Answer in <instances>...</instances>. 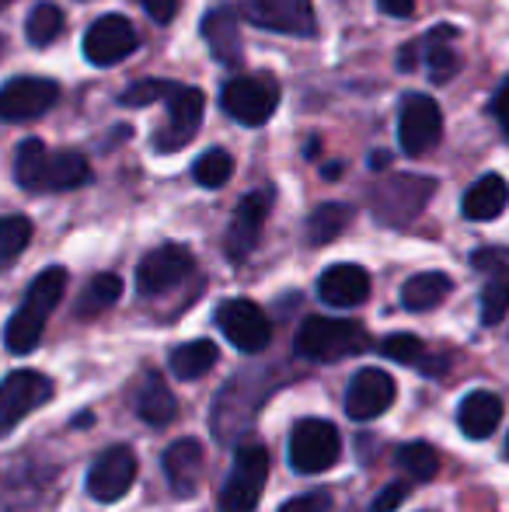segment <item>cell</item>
I'll return each instance as SVG.
<instances>
[{
	"label": "cell",
	"mask_w": 509,
	"mask_h": 512,
	"mask_svg": "<svg viewBox=\"0 0 509 512\" xmlns=\"http://www.w3.org/2000/svg\"><path fill=\"white\" fill-rule=\"evenodd\" d=\"M14 178L25 192H70L91 182V164L74 150H46L42 140H25L14 154Z\"/></svg>",
	"instance_id": "obj_1"
},
{
	"label": "cell",
	"mask_w": 509,
	"mask_h": 512,
	"mask_svg": "<svg viewBox=\"0 0 509 512\" xmlns=\"http://www.w3.org/2000/svg\"><path fill=\"white\" fill-rule=\"evenodd\" d=\"M63 290H67V269H60V265H49V269H42L39 276L32 279L25 300L14 310V317L7 321V331H4V342L14 356H28V352L42 342L46 321H49V314L60 307Z\"/></svg>",
	"instance_id": "obj_2"
},
{
	"label": "cell",
	"mask_w": 509,
	"mask_h": 512,
	"mask_svg": "<svg viewBox=\"0 0 509 512\" xmlns=\"http://www.w3.org/2000/svg\"><path fill=\"white\" fill-rule=\"evenodd\" d=\"M367 331L363 324L346 317H307L297 331V356L314 363H335V359L360 356L367 349Z\"/></svg>",
	"instance_id": "obj_3"
},
{
	"label": "cell",
	"mask_w": 509,
	"mask_h": 512,
	"mask_svg": "<svg viewBox=\"0 0 509 512\" xmlns=\"http://www.w3.org/2000/svg\"><path fill=\"white\" fill-rule=\"evenodd\" d=\"M265 481H269V450L248 439L234 453V467L227 474L224 492H220V512H255L265 492Z\"/></svg>",
	"instance_id": "obj_4"
},
{
	"label": "cell",
	"mask_w": 509,
	"mask_h": 512,
	"mask_svg": "<svg viewBox=\"0 0 509 512\" xmlns=\"http://www.w3.org/2000/svg\"><path fill=\"white\" fill-rule=\"evenodd\" d=\"M164 105H168V115H164L161 129H157L154 147L161 150V154H175V150H185L192 140H196L199 126H203L206 98L199 88H189V84H171Z\"/></svg>",
	"instance_id": "obj_5"
},
{
	"label": "cell",
	"mask_w": 509,
	"mask_h": 512,
	"mask_svg": "<svg viewBox=\"0 0 509 512\" xmlns=\"http://www.w3.org/2000/svg\"><path fill=\"white\" fill-rule=\"evenodd\" d=\"M342 436L328 418H304L290 432V464L300 474H321L339 464Z\"/></svg>",
	"instance_id": "obj_6"
},
{
	"label": "cell",
	"mask_w": 509,
	"mask_h": 512,
	"mask_svg": "<svg viewBox=\"0 0 509 512\" xmlns=\"http://www.w3.org/2000/svg\"><path fill=\"white\" fill-rule=\"evenodd\" d=\"M220 105L241 126H265L279 105V84L269 74L234 77L220 91Z\"/></svg>",
	"instance_id": "obj_7"
},
{
	"label": "cell",
	"mask_w": 509,
	"mask_h": 512,
	"mask_svg": "<svg viewBox=\"0 0 509 512\" xmlns=\"http://www.w3.org/2000/svg\"><path fill=\"white\" fill-rule=\"evenodd\" d=\"M241 14L255 28L293 39H311L318 32L314 21V0H241Z\"/></svg>",
	"instance_id": "obj_8"
},
{
	"label": "cell",
	"mask_w": 509,
	"mask_h": 512,
	"mask_svg": "<svg viewBox=\"0 0 509 512\" xmlns=\"http://www.w3.org/2000/svg\"><path fill=\"white\" fill-rule=\"evenodd\" d=\"M457 39V28L450 25H436L433 32H426L422 39L408 42L398 56V67L401 70H415L419 63H426L429 70V81L433 84H447L461 74V56L457 49H450V42Z\"/></svg>",
	"instance_id": "obj_9"
},
{
	"label": "cell",
	"mask_w": 509,
	"mask_h": 512,
	"mask_svg": "<svg viewBox=\"0 0 509 512\" xmlns=\"http://www.w3.org/2000/svg\"><path fill=\"white\" fill-rule=\"evenodd\" d=\"M436 182L433 178H419V175H394L391 182H384L374 192V213L381 223H394V227H405L415 216L426 209V203L433 199Z\"/></svg>",
	"instance_id": "obj_10"
},
{
	"label": "cell",
	"mask_w": 509,
	"mask_h": 512,
	"mask_svg": "<svg viewBox=\"0 0 509 512\" xmlns=\"http://www.w3.org/2000/svg\"><path fill=\"white\" fill-rule=\"evenodd\" d=\"M443 136V112L440 105L433 102L429 95H405L401 102V115H398V140H401V150L408 157H422L440 143Z\"/></svg>",
	"instance_id": "obj_11"
},
{
	"label": "cell",
	"mask_w": 509,
	"mask_h": 512,
	"mask_svg": "<svg viewBox=\"0 0 509 512\" xmlns=\"http://www.w3.org/2000/svg\"><path fill=\"white\" fill-rule=\"evenodd\" d=\"M136 46H140V35L123 14H102L84 32V60L95 67H116L136 53Z\"/></svg>",
	"instance_id": "obj_12"
},
{
	"label": "cell",
	"mask_w": 509,
	"mask_h": 512,
	"mask_svg": "<svg viewBox=\"0 0 509 512\" xmlns=\"http://www.w3.org/2000/svg\"><path fill=\"white\" fill-rule=\"evenodd\" d=\"M49 398H53V380L42 373L14 370L11 377H4V384H0V439L14 432L21 418L42 408Z\"/></svg>",
	"instance_id": "obj_13"
},
{
	"label": "cell",
	"mask_w": 509,
	"mask_h": 512,
	"mask_svg": "<svg viewBox=\"0 0 509 512\" xmlns=\"http://www.w3.org/2000/svg\"><path fill=\"white\" fill-rule=\"evenodd\" d=\"M192 269H196V262H192V251L185 244H161L136 265V290L143 297H161V293L175 290L182 279H189Z\"/></svg>",
	"instance_id": "obj_14"
},
{
	"label": "cell",
	"mask_w": 509,
	"mask_h": 512,
	"mask_svg": "<svg viewBox=\"0 0 509 512\" xmlns=\"http://www.w3.org/2000/svg\"><path fill=\"white\" fill-rule=\"evenodd\" d=\"M217 328L227 335V342L241 352H262L272 338V324L265 317V310L255 304V300H227V304L217 307Z\"/></svg>",
	"instance_id": "obj_15"
},
{
	"label": "cell",
	"mask_w": 509,
	"mask_h": 512,
	"mask_svg": "<svg viewBox=\"0 0 509 512\" xmlns=\"http://www.w3.org/2000/svg\"><path fill=\"white\" fill-rule=\"evenodd\" d=\"M60 102V84L49 77H14L0 88V122H28Z\"/></svg>",
	"instance_id": "obj_16"
},
{
	"label": "cell",
	"mask_w": 509,
	"mask_h": 512,
	"mask_svg": "<svg viewBox=\"0 0 509 512\" xmlns=\"http://www.w3.org/2000/svg\"><path fill=\"white\" fill-rule=\"evenodd\" d=\"M269 209H272V189H255L238 203V209H234V220H231L227 237H224V251H227L231 262L241 265L255 251Z\"/></svg>",
	"instance_id": "obj_17"
},
{
	"label": "cell",
	"mask_w": 509,
	"mask_h": 512,
	"mask_svg": "<svg viewBox=\"0 0 509 512\" xmlns=\"http://www.w3.org/2000/svg\"><path fill=\"white\" fill-rule=\"evenodd\" d=\"M136 481V453L129 446H109L88 471V495L95 502H116Z\"/></svg>",
	"instance_id": "obj_18"
},
{
	"label": "cell",
	"mask_w": 509,
	"mask_h": 512,
	"mask_svg": "<svg viewBox=\"0 0 509 512\" xmlns=\"http://www.w3.org/2000/svg\"><path fill=\"white\" fill-rule=\"evenodd\" d=\"M394 394L398 387L387 370H360L346 387V415L356 422H374L394 405Z\"/></svg>",
	"instance_id": "obj_19"
},
{
	"label": "cell",
	"mask_w": 509,
	"mask_h": 512,
	"mask_svg": "<svg viewBox=\"0 0 509 512\" xmlns=\"http://www.w3.org/2000/svg\"><path fill=\"white\" fill-rule=\"evenodd\" d=\"M203 39L210 46L213 60L220 67H238L245 60V46H241V21H238V11L227 4H217L203 14Z\"/></svg>",
	"instance_id": "obj_20"
},
{
	"label": "cell",
	"mask_w": 509,
	"mask_h": 512,
	"mask_svg": "<svg viewBox=\"0 0 509 512\" xmlns=\"http://www.w3.org/2000/svg\"><path fill=\"white\" fill-rule=\"evenodd\" d=\"M318 297L328 307L353 310L367 304L370 297V272L363 265H332V269L321 272L318 279Z\"/></svg>",
	"instance_id": "obj_21"
},
{
	"label": "cell",
	"mask_w": 509,
	"mask_h": 512,
	"mask_svg": "<svg viewBox=\"0 0 509 512\" xmlns=\"http://www.w3.org/2000/svg\"><path fill=\"white\" fill-rule=\"evenodd\" d=\"M164 478H168L171 492L178 499H192L199 488V474H203V446L199 439H178L164 450Z\"/></svg>",
	"instance_id": "obj_22"
},
{
	"label": "cell",
	"mask_w": 509,
	"mask_h": 512,
	"mask_svg": "<svg viewBox=\"0 0 509 512\" xmlns=\"http://www.w3.org/2000/svg\"><path fill=\"white\" fill-rule=\"evenodd\" d=\"M457 422L468 439H489L503 422V401L492 391H471L457 408Z\"/></svg>",
	"instance_id": "obj_23"
},
{
	"label": "cell",
	"mask_w": 509,
	"mask_h": 512,
	"mask_svg": "<svg viewBox=\"0 0 509 512\" xmlns=\"http://www.w3.org/2000/svg\"><path fill=\"white\" fill-rule=\"evenodd\" d=\"M136 415L147 425H154V429L171 425L178 418V401L161 373H147V377H143L140 394H136Z\"/></svg>",
	"instance_id": "obj_24"
},
{
	"label": "cell",
	"mask_w": 509,
	"mask_h": 512,
	"mask_svg": "<svg viewBox=\"0 0 509 512\" xmlns=\"http://www.w3.org/2000/svg\"><path fill=\"white\" fill-rule=\"evenodd\" d=\"M506 206H509V185L499 175H482L464 192V203H461L468 220H482V223L496 220Z\"/></svg>",
	"instance_id": "obj_25"
},
{
	"label": "cell",
	"mask_w": 509,
	"mask_h": 512,
	"mask_svg": "<svg viewBox=\"0 0 509 512\" xmlns=\"http://www.w3.org/2000/svg\"><path fill=\"white\" fill-rule=\"evenodd\" d=\"M450 290H454V279L447 272H419L401 286V307L422 314V310L440 307L450 297Z\"/></svg>",
	"instance_id": "obj_26"
},
{
	"label": "cell",
	"mask_w": 509,
	"mask_h": 512,
	"mask_svg": "<svg viewBox=\"0 0 509 512\" xmlns=\"http://www.w3.org/2000/svg\"><path fill=\"white\" fill-rule=\"evenodd\" d=\"M220 352L213 342H206V338H196V342H185L178 345L175 352H171V373H175L178 380H199L206 377V373L217 366Z\"/></svg>",
	"instance_id": "obj_27"
},
{
	"label": "cell",
	"mask_w": 509,
	"mask_h": 512,
	"mask_svg": "<svg viewBox=\"0 0 509 512\" xmlns=\"http://www.w3.org/2000/svg\"><path fill=\"white\" fill-rule=\"evenodd\" d=\"M353 213L356 209L346 203H321L311 216H307V244H314V248L332 244L335 237L353 223Z\"/></svg>",
	"instance_id": "obj_28"
},
{
	"label": "cell",
	"mask_w": 509,
	"mask_h": 512,
	"mask_svg": "<svg viewBox=\"0 0 509 512\" xmlns=\"http://www.w3.org/2000/svg\"><path fill=\"white\" fill-rule=\"evenodd\" d=\"M28 244H32V220L18 213L0 216V272L11 269Z\"/></svg>",
	"instance_id": "obj_29"
},
{
	"label": "cell",
	"mask_w": 509,
	"mask_h": 512,
	"mask_svg": "<svg viewBox=\"0 0 509 512\" xmlns=\"http://www.w3.org/2000/svg\"><path fill=\"white\" fill-rule=\"evenodd\" d=\"M123 297V279L116 272H102V276L91 279V286L84 290L81 304H77V314L81 317H95L102 310L116 307V300Z\"/></svg>",
	"instance_id": "obj_30"
},
{
	"label": "cell",
	"mask_w": 509,
	"mask_h": 512,
	"mask_svg": "<svg viewBox=\"0 0 509 512\" xmlns=\"http://www.w3.org/2000/svg\"><path fill=\"white\" fill-rule=\"evenodd\" d=\"M63 32V11L56 4H35L32 14L25 21V39L35 49H46L49 42H56Z\"/></svg>",
	"instance_id": "obj_31"
},
{
	"label": "cell",
	"mask_w": 509,
	"mask_h": 512,
	"mask_svg": "<svg viewBox=\"0 0 509 512\" xmlns=\"http://www.w3.org/2000/svg\"><path fill=\"white\" fill-rule=\"evenodd\" d=\"M394 460L412 481H429L440 471V457H436V450L429 443H405L394 453Z\"/></svg>",
	"instance_id": "obj_32"
},
{
	"label": "cell",
	"mask_w": 509,
	"mask_h": 512,
	"mask_svg": "<svg viewBox=\"0 0 509 512\" xmlns=\"http://www.w3.org/2000/svg\"><path fill=\"white\" fill-rule=\"evenodd\" d=\"M509 314V265L492 276H485V290H482V321L499 324Z\"/></svg>",
	"instance_id": "obj_33"
},
{
	"label": "cell",
	"mask_w": 509,
	"mask_h": 512,
	"mask_svg": "<svg viewBox=\"0 0 509 512\" xmlns=\"http://www.w3.org/2000/svg\"><path fill=\"white\" fill-rule=\"evenodd\" d=\"M231 175H234V157L217 147L206 150V154L196 161V168H192V178H196L203 189H220V185H227Z\"/></svg>",
	"instance_id": "obj_34"
},
{
	"label": "cell",
	"mask_w": 509,
	"mask_h": 512,
	"mask_svg": "<svg viewBox=\"0 0 509 512\" xmlns=\"http://www.w3.org/2000/svg\"><path fill=\"white\" fill-rule=\"evenodd\" d=\"M381 356L394 359V363L405 366H422V356H426V345H422L419 335H408V331H398V335H387L381 342Z\"/></svg>",
	"instance_id": "obj_35"
},
{
	"label": "cell",
	"mask_w": 509,
	"mask_h": 512,
	"mask_svg": "<svg viewBox=\"0 0 509 512\" xmlns=\"http://www.w3.org/2000/svg\"><path fill=\"white\" fill-rule=\"evenodd\" d=\"M171 81H161V77H147V81H136L119 95V105L126 108H143V105H154L157 98H168Z\"/></svg>",
	"instance_id": "obj_36"
},
{
	"label": "cell",
	"mask_w": 509,
	"mask_h": 512,
	"mask_svg": "<svg viewBox=\"0 0 509 512\" xmlns=\"http://www.w3.org/2000/svg\"><path fill=\"white\" fill-rule=\"evenodd\" d=\"M471 265H475L478 272H485V276H492V272H499V269H506V265H509V251L482 248V251H475V255H471Z\"/></svg>",
	"instance_id": "obj_37"
},
{
	"label": "cell",
	"mask_w": 509,
	"mask_h": 512,
	"mask_svg": "<svg viewBox=\"0 0 509 512\" xmlns=\"http://www.w3.org/2000/svg\"><path fill=\"white\" fill-rule=\"evenodd\" d=\"M136 4L147 11L150 21H157V25H171L178 14V7H182V0H136Z\"/></svg>",
	"instance_id": "obj_38"
},
{
	"label": "cell",
	"mask_w": 509,
	"mask_h": 512,
	"mask_svg": "<svg viewBox=\"0 0 509 512\" xmlns=\"http://www.w3.org/2000/svg\"><path fill=\"white\" fill-rule=\"evenodd\" d=\"M332 509V499H328L325 492H311V495H297V499H290L279 512H328Z\"/></svg>",
	"instance_id": "obj_39"
},
{
	"label": "cell",
	"mask_w": 509,
	"mask_h": 512,
	"mask_svg": "<svg viewBox=\"0 0 509 512\" xmlns=\"http://www.w3.org/2000/svg\"><path fill=\"white\" fill-rule=\"evenodd\" d=\"M405 499H408V485H405V481H391V485H387L384 492L374 499V512H394Z\"/></svg>",
	"instance_id": "obj_40"
},
{
	"label": "cell",
	"mask_w": 509,
	"mask_h": 512,
	"mask_svg": "<svg viewBox=\"0 0 509 512\" xmlns=\"http://www.w3.org/2000/svg\"><path fill=\"white\" fill-rule=\"evenodd\" d=\"M492 115H496L499 129H503L506 140H509V81L496 91V98H492Z\"/></svg>",
	"instance_id": "obj_41"
},
{
	"label": "cell",
	"mask_w": 509,
	"mask_h": 512,
	"mask_svg": "<svg viewBox=\"0 0 509 512\" xmlns=\"http://www.w3.org/2000/svg\"><path fill=\"white\" fill-rule=\"evenodd\" d=\"M381 4L384 14H391V18H408V14L415 11V0H377Z\"/></svg>",
	"instance_id": "obj_42"
},
{
	"label": "cell",
	"mask_w": 509,
	"mask_h": 512,
	"mask_svg": "<svg viewBox=\"0 0 509 512\" xmlns=\"http://www.w3.org/2000/svg\"><path fill=\"white\" fill-rule=\"evenodd\" d=\"M387 161H391V154H387V150H374V157H370V164H374L377 171H384Z\"/></svg>",
	"instance_id": "obj_43"
},
{
	"label": "cell",
	"mask_w": 509,
	"mask_h": 512,
	"mask_svg": "<svg viewBox=\"0 0 509 512\" xmlns=\"http://www.w3.org/2000/svg\"><path fill=\"white\" fill-rule=\"evenodd\" d=\"M325 178H339L342 175V164H325V171H321Z\"/></svg>",
	"instance_id": "obj_44"
},
{
	"label": "cell",
	"mask_w": 509,
	"mask_h": 512,
	"mask_svg": "<svg viewBox=\"0 0 509 512\" xmlns=\"http://www.w3.org/2000/svg\"><path fill=\"white\" fill-rule=\"evenodd\" d=\"M4 49H7V39H4V35H0V56H4Z\"/></svg>",
	"instance_id": "obj_45"
},
{
	"label": "cell",
	"mask_w": 509,
	"mask_h": 512,
	"mask_svg": "<svg viewBox=\"0 0 509 512\" xmlns=\"http://www.w3.org/2000/svg\"><path fill=\"white\" fill-rule=\"evenodd\" d=\"M506 460H509V436H506Z\"/></svg>",
	"instance_id": "obj_46"
},
{
	"label": "cell",
	"mask_w": 509,
	"mask_h": 512,
	"mask_svg": "<svg viewBox=\"0 0 509 512\" xmlns=\"http://www.w3.org/2000/svg\"><path fill=\"white\" fill-rule=\"evenodd\" d=\"M4 4H11V0H0V7H4Z\"/></svg>",
	"instance_id": "obj_47"
}]
</instances>
